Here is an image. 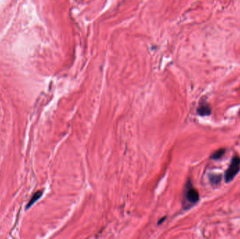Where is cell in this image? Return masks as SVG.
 <instances>
[{
    "instance_id": "obj_1",
    "label": "cell",
    "mask_w": 240,
    "mask_h": 239,
    "mask_svg": "<svg viewBox=\"0 0 240 239\" xmlns=\"http://www.w3.org/2000/svg\"><path fill=\"white\" fill-rule=\"evenodd\" d=\"M240 170V158L235 156L232 159L229 168L225 173V180L226 182H229L234 179Z\"/></svg>"
},
{
    "instance_id": "obj_2",
    "label": "cell",
    "mask_w": 240,
    "mask_h": 239,
    "mask_svg": "<svg viewBox=\"0 0 240 239\" xmlns=\"http://www.w3.org/2000/svg\"><path fill=\"white\" fill-rule=\"evenodd\" d=\"M199 193H198L197 190L195 189L192 185L190 182H188L187 184V186L185 188V196H184V201L185 204H195L199 201Z\"/></svg>"
},
{
    "instance_id": "obj_3",
    "label": "cell",
    "mask_w": 240,
    "mask_h": 239,
    "mask_svg": "<svg viewBox=\"0 0 240 239\" xmlns=\"http://www.w3.org/2000/svg\"><path fill=\"white\" fill-rule=\"evenodd\" d=\"M197 113L200 116H208L211 113V108L208 104L203 103L197 108Z\"/></svg>"
},
{
    "instance_id": "obj_4",
    "label": "cell",
    "mask_w": 240,
    "mask_h": 239,
    "mask_svg": "<svg viewBox=\"0 0 240 239\" xmlns=\"http://www.w3.org/2000/svg\"><path fill=\"white\" fill-rule=\"evenodd\" d=\"M225 149H220L216 150V152H214L213 154H211V159H214V160L220 159L225 154Z\"/></svg>"
},
{
    "instance_id": "obj_5",
    "label": "cell",
    "mask_w": 240,
    "mask_h": 239,
    "mask_svg": "<svg viewBox=\"0 0 240 239\" xmlns=\"http://www.w3.org/2000/svg\"><path fill=\"white\" fill-rule=\"evenodd\" d=\"M209 180L212 184L218 185L222 180V176L218 175V174H212V175L209 176Z\"/></svg>"
},
{
    "instance_id": "obj_6",
    "label": "cell",
    "mask_w": 240,
    "mask_h": 239,
    "mask_svg": "<svg viewBox=\"0 0 240 239\" xmlns=\"http://www.w3.org/2000/svg\"><path fill=\"white\" fill-rule=\"evenodd\" d=\"M41 195H42V192L41 191L37 192V193L34 194L33 195V196H32L31 198L30 201V202H29V203L27 205V208H29L32 205V204H34V203H35V202L41 196Z\"/></svg>"
}]
</instances>
